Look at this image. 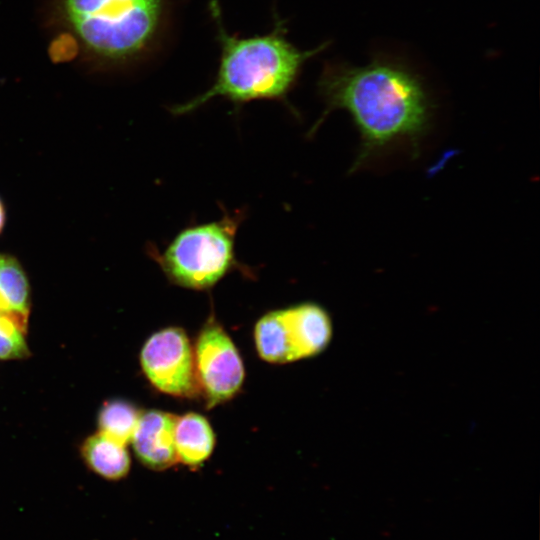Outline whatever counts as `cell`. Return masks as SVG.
<instances>
[{
    "label": "cell",
    "instance_id": "obj_13",
    "mask_svg": "<svg viewBox=\"0 0 540 540\" xmlns=\"http://www.w3.org/2000/svg\"><path fill=\"white\" fill-rule=\"evenodd\" d=\"M26 328L14 317L0 313V360L24 359L30 355Z\"/></svg>",
    "mask_w": 540,
    "mask_h": 540
},
{
    "label": "cell",
    "instance_id": "obj_5",
    "mask_svg": "<svg viewBox=\"0 0 540 540\" xmlns=\"http://www.w3.org/2000/svg\"><path fill=\"white\" fill-rule=\"evenodd\" d=\"M331 337L329 314L311 302L269 311L254 327L259 356L275 364L315 356L327 347Z\"/></svg>",
    "mask_w": 540,
    "mask_h": 540
},
{
    "label": "cell",
    "instance_id": "obj_1",
    "mask_svg": "<svg viewBox=\"0 0 540 540\" xmlns=\"http://www.w3.org/2000/svg\"><path fill=\"white\" fill-rule=\"evenodd\" d=\"M317 87L325 109L310 134L332 111L348 112L360 136L350 173L396 149L419 155L430 128L432 103L422 80L408 66L386 57L364 66L330 63Z\"/></svg>",
    "mask_w": 540,
    "mask_h": 540
},
{
    "label": "cell",
    "instance_id": "obj_14",
    "mask_svg": "<svg viewBox=\"0 0 540 540\" xmlns=\"http://www.w3.org/2000/svg\"><path fill=\"white\" fill-rule=\"evenodd\" d=\"M5 208L4 205L0 199V232L2 231L4 224H5Z\"/></svg>",
    "mask_w": 540,
    "mask_h": 540
},
{
    "label": "cell",
    "instance_id": "obj_12",
    "mask_svg": "<svg viewBox=\"0 0 540 540\" xmlns=\"http://www.w3.org/2000/svg\"><path fill=\"white\" fill-rule=\"evenodd\" d=\"M140 415L141 412L128 401H107L98 414L99 432L126 446L132 440Z\"/></svg>",
    "mask_w": 540,
    "mask_h": 540
},
{
    "label": "cell",
    "instance_id": "obj_6",
    "mask_svg": "<svg viewBox=\"0 0 540 540\" xmlns=\"http://www.w3.org/2000/svg\"><path fill=\"white\" fill-rule=\"evenodd\" d=\"M193 351L196 378L207 407L233 398L243 385L244 365L231 337L214 317L201 329Z\"/></svg>",
    "mask_w": 540,
    "mask_h": 540
},
{
    "label": "cell",
    "instance_id": "obj_4",
    "mask_svg": "<svg viewBox=\"0 0 540 540\" xmlns=\"http://www.w3.org/2000/svg\"><path fill=\"white\" fill-rule=\"evenodd\" d=\"M243 219V212L236 211L215 221L190 225L178 232L162 252L150 247L149 255L172 284L208 290L231 271H244L235 253L236 234Z\"/></svg>",
    "mask_w": 540,
    "mask_h": 540
},
{
    "label": "cell",
    "instance_id": "obj_11",
    "mask_svg": "<svg viewBox=\"0 0 540 540\" xmlns=\"http://www.w3.org/2000/svg\"><path fill=\"white\" fill-rule=\"evenodd\" d=\"M29 310L30 288L23 268L14 257L0 254V313L26 328Z\"/></svg>",
    "mask_w": 540,
    "mask_h": 540
},
{
    "label": "cell",
    "instance_id": "obj_8",
    "mask_svg": "<svg viewBox=\"0 0 540 540\" xmlns=\"http://www.w3.org/2000/svg\"><path fill=\"white\" fill-rule=\"evenodd\" d=\"M178 416L162 411L141 413L131 443L138 460L147 468L162 471L177 461L175 425Z\"/></svg>",
    "mask_w": 540,
    "mask_h": 540
},
{
    "label": "cell",
    "instance_id": "obj_2",
    "mask_svg": "<svg viewBox=\"0 0 540 540\" xmlns=\"http://www.w3.org/2000/svg\"><path fill=\"white\" fill-rule=\"evenodd\" d=\"M220 46V60L213 84L202 94L171 108L175 115L188 114L220 97L235 106L255 100L288 104L305 63L326 49L329 42L311 50H300L287 38L284 19L274 16L269 33L240 37L227 32L216 0L209 4Z\"/></svg>",
    "mask_w": 540,
    "mask_h": 540
},
{
    "label": "cell",
    "instance_id": "obj_7",
    "mask_svg": "<svg viewBox=\"0 0 540 540\" xmlns=\"http://www.w3.org/2000/svg\"><path fill=\"white\" fill-rule=\"evenodd\" d=\"M140 364L149 382L162 393L193 397L200 392L193 347L182 328L153 333L141 349Z\"/></svg>",
    "mask_w": 540,
    "mask_h": 540
},
{
    "label": "cell",
    "instance_id": "obj_3",
    "mask_svg": "<svg viewBox=\"0 0 540 540\" xmlns=\"http://www.w3.org/2000/svg\"><path fill=\"white\" fill-rule=\"evenodd\" d=\"M58 7L85 50L111 64L150 53L168 17L167 0H58Z\"/></svg>",
    "mask_w": 540,
    "mask_h": 540
},
{
    "label": "cell",
    "instance_id": "obj_10",
    "mask_svg": "<svg viewBox=\"0 0 540 540\" xmlns=\"http://www.w3.org/2000/svg\"><path fill=\"white\" fill-rule=\"evenodd\" d=\"M80 451L87 467L106 480L123 479L130 471L131 460L126 446L100 432L89 436Z\"/></svg>",
    "mask_w": 540,
    "mask_h": 540
},
{
    "label": "cell",
    "instance_id": "obj_9",
    "mask_svg": "<svg viewBox=\"0 0 540 540\" xmlns=\"http://www.w3.org/2000/svg\"><path fill=\"white\" fill-rule=\"evenodd\" d=\"M215 435L209 421L201 414L190 412L177 418L175 446L178 460L196 468L211 455Z\"/></svg>",
    "mask_w": 540,
    "mask_h": 540
}]
</instances>
